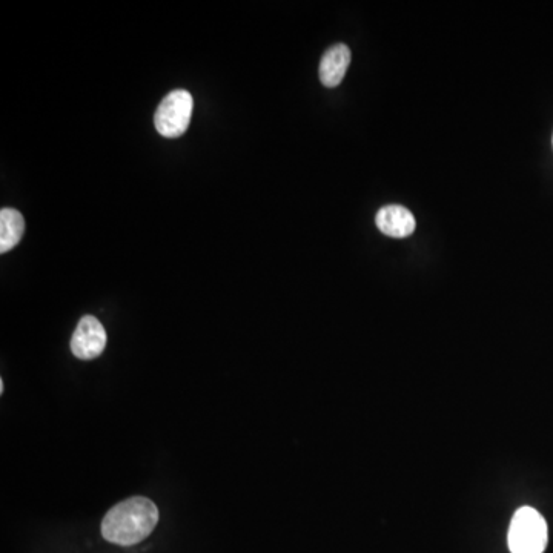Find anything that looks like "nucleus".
<instances>
[{"mask_svg": "<svg viewBox=\"0 0 553 553\" xmlns=\"http://www.w3.org/2000/svg\"><path fill=\"white\" fill-rule=\"evenodd\" d=\"M377 228L392 239H406L417 228L414 214L401 205H386L375 216Z\"/></svg>", "mask_w": 553, "mask_h": 553, "instance_id": "5", "label": "nucleus"}, {"mask_svg": "<svg viewBox=\"0 0 553 553\" xmlns=\"http://www.w3.org/2000/svg\"><path fill=\"white\" fill-rule=\"evenodd\" d=\"M194 99L186 90H174L160 102L154 125L166 139H177L188 130L193 117Z\"/></svg>", "mask_w": 553, "mask_h": 553, "instance_id": "3", "label": "nucleus"}, {"mask_svg": "<svg viewBox=\"0 0 553 553\" xmlns=\"http://www.w3.org/2000/svg\"><path fill=\"white\" fill-rule=\"evenodd\" d=\"M159 523V509L145 497H133L116 504L102 521V537L117 546L142 543Z\"/></svg>", "mask_w": 553, "mask_h": 553, "instance_id": "1", "label": "nucleus"}, {"mask_svg": "<svg viewBox=\"0 0 553 553\" xmlns=\"http://www.w3.org/2000/svg\"><path fill=\"white\" fill-rule=\"evenodd\" d=\"M549 541L543 515L532 507H521L510 521L507 543L512 553H543Z\"/></svg>", "mask_w": 553, "mask_h": 553, "instance_id": "2", "label": "nucleus"}, {"mask_svg": "<svg viewBox=\"0 0 553 553\" xmlns=\"http://www.w3.org/2000/svg\"><path fill=\"white\" fill-rule=\"evenodd\" d=\"M351 63V50L345 44H337L323 54L320 62V80L328 88H335L342 83Z\"/></svg>", "mask_w": 553, "mask_h": 553, "instance_id": "6", "label": "nucleus"}, {"mask_svg": "<svg viewBox=\"0 0 553 553\" xmlns=\"http://www.w3.org/2000/svg\"><path fill=\"white\" fill-rule=\"evenodd\" d=\"M25 220L17 209L4 208L0 211V252L11 251L24 237Z\"/></svg>", "mask_w": 553, "mask_h": 553, "instance_id": "7", "label": "nucleus"}, {"mask_svg": "<svg viewBox=\"0 0 553 553\" xmlns=\"http://www.w3.org/2000/svg\"><path fill=\"white\" fill-rule=\"evenodd\" d=\"M105 328L94 315H85L71 338V352L80 360H94L105 351Z\"/></svg>", "mask_w": 553, "mask_h": 553, "instance_id": "4", "label": "nucleus"}, {"mask_svg": "<svg viewBox=\"0 0 553 553\" xmlns=\"http://www.w3.org/2000/svg\"><path fill=\"white\" fill-rule=\"evenodd\" d=\"M552 145H553V137H552Z\"/></svg>", "mask_w": 553, "mask_h": 553, "instance_id": "8", "label": "nucleus"}]
</instances>
